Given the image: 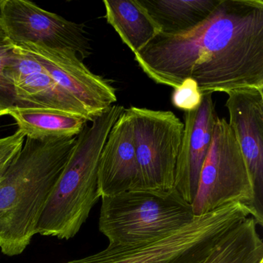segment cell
I'll return each instance as SVG.
<instances>
[{
  "label": "cell",
  "mask_w": 263,
  "mask_h": 263,
  "mask_svg": "<svg viewBox=\"0 0 263 263\" xmlns=\"http://www.w3.org/2000/svg\"><path fill=\"white\" fill-rule=\"evenodd\" d=\"M13 44L6 41L0 43V116L16 104L14 87L5 73L6 64Z\"/></svg>",
  "instance_id": "obj_17"
},
{
  "label": "cell",
  "mask_w": 263,
  "mask_h": 263,
  "mask_svg": "<svg viewBox=\"0 0 263 263\" xmlns=\"http://www.w3.org/2000/svg\"><path fill=\"white\" fill-rule=\"evenodd\" d=\"M14 46L41 64L60 87L84 106L93 121L116 102V89L110 81L92 73L75 52L35 44Z\"/></svg>",
  "instance_id": "obj_8"
},
{
  "label": "cell",
  "mask_w": 263,
  "mask_h": 263,
  "mask_svg": "<svg viewBox=\"0 0 263 263\" xmlns=\"http://www.w3.org/2000/svg\"><path fill=\"white\" fill-rule=\"evenodd\" d=\"M76 140L26 138L0 178V248L4 255H21L37 234L40 218Z\"/></svg>",
  "instance_id": "obj_2"
},
{
  "label": "cell",
  "mask_w": 263,
  "mask_h": 263,
  "mask_svg": "<svg viewBox=\"0 0 263 263\" xmlns=\"http://www.w3.org/2000/svg\"><path fill=\"white\" fill-rule=\"evenodd\" d=\"M231 203L243 204L257 226H263L255 209L253 184L239 144L229 122L218 118L200 173L192 210L195 216H200Z\"/></svg>",
  "instance_id": "obj_5"
},
{
  "label": "cell",
  "mask_w": 263,
  "mask_h": 263,
  "mask_svg": "<svg viewBox=\"0 0 263 263\" xmlns=\"http://www.w3.org/2000/svg\"><path fill=\"white\" fill-rule=\"evenodd\" d=\"M107 24L118 33L134 55L161 33V29L138 0H104Z\"/></svg>",
  "instance_id": "obj_13"
},
{
  "label": "cell",
  "mask_w": 263,
  "mask_h": 263,
  "mask_svg": "<svg viewBox=\"0 0 263 263\" xmlns=\"http://www.w3.org/2000/svg\"><path fill=\"white\" fill-rule=\"evenodd\" d=\"M221 0H138L161 29L174 36L192 30L205 21Z\"/></svg>",
  "instance_id": "obj_15"
},
{
  "label": "cell",
  "mask_w": 263,
  "mask_h": 263,
  "mask_svg": "<svg viewBox=\"0 0 263 263\" xmlns=\"http://www.w3.org/2000/svg\"><path fill=\"white\" fill-rule=\"evenodd\" d=\"M6 41V36L4 35V33H3L2 30L0 28V43L3 42V41Z\"/></svg>",
  "instance_id": "obj_20"
},
{
  "label": "cell",
  "mask_w": 263,
  "mask_h": 263,
  "mask_svg": "<svg viewBox=\"0 0 263 263\" xmlns=\"http://www.w3.org/2000/svg\"><path fill=\"white\" fill-rule=\"evenodd\" d=\"M5 115L15 120L26 138L33 140L77 137L89 122L80 115L52 109L13 107Z\"/></svg>",
  "instance_id": "obj_14"
},
{
  "label": "cell",
  "mask_w": 263,
  "mask_h": 263,
  "mask_svg": "<svg viewBox=\"0 0 263 263\" xmlns=\"http://www.w3.org/2000/svg\"><path fill=\"white\" fill-rule=\"evenodd\" d=\"M16 96L14 107L62 110L93 121L84 106L60 87L44 67L13 84Z\"/></svg>",
  "instance_id": "obj_12"
},
{
  "label": "cell",
  "mask_w": 263,
  "mask_h": 263,
  "mask_svg": "<svg viewBox=\"0 0 263 263\" xmlns=\"http://www.w3.org/2000/svg\"><path fill=\"white\" fill-rule=\"evenodd\" d=\"M11 161L12 155L10 152L5 147L0 145V178L4 175Z\"/></svg>",
  "instance_id": "obj_19"
},
{
  "label": "cell",
  "mask_w": 263,
  "mask_h": 263,
  "mask_svg": "<svg viewBox=\"0 0 263 263\" xmlns=\"http://www.w3.org/2000/svg\"><path fill=\"white\" fill-rule=\"evenodd\" d=\"M135 60L154 82L174 89L189 78L203 93L263 89V1L221 0L197 27L158 35Z\"/></svg>",
  "instance_id": "obj_1"
},
{
  "label": "cell",
  "mask_w": 263,
  "mask_h": 263,
  "mask_svg": "<svg viewBox=\"0 0 263 263\" xmlns=\"http://www.w3.org/2000/svg\"><path fill=\"white\" fill-rule=\"evenodd\" d=\"M98 177L100 198L139 190L133 126L126 109L114 124L103 147Z\"/></svg>",
  "instance_id": "obj_11"
},
{
  "label": "cell",
  "mask_w": 263,
  "mask_h": 263,
  "mask_svg": "<svg viewBox=\"0 0 263 263\" xmlns=\"http://www.w3.org/2000/svg\"><path fill=\"white\" fill-rule=\"evenodd\" d=\"M0 28L14 45L35 44L70 50L82 61L91 54L84 24L67 21L27 0H4Z\"/></svg>",
  "instance_id": "obj_7"
},
{
  "label": "cell",
  "mask_w": 263,
  "mask_h": 263,
  "mask_svg": "<svg viewBox=\"0 0 263 263\" xmlns=\"http://www.w3.org/2000/svg\"><path fill=\"white\" fill-rule=\"evenodd\" d=\"M139 190L175 189L177 157L184 124L172 111L130 107Z\"/></svg>",
  "instance_id": "obj_6"
},
{
  "label": "cell",
  "mask_w": 263,
  "mask_h": 263,
  "mask_svg": "<svg viewBox=\"0 0 263 263\" xmlns=\"http://www.w3.org/2000/svg\"><path fill=\"white\" fill-rule=\"evenodd\" d=\"M218 118L212 93H203L197 110L184 112V130L175 167V189L191 204L196 195L200 173Z\"/></svg>",
  "instance_id": "obj_10"
},
{
  "label": "cell",
  "mask_w": 263,
  "mask_h": 263,
  "mask_svg": "<svg viewBox=\"0 0 263 263\" xmlns=\"http://www.w3.org/2000/svg\"><path fill=\"white\" fill-rule=\"evenodd\" d=\"M227 95L229 124L252 179L257 213L263 220V89L244 87Z\"/></svg>",
  "instance_id": "obj_9"
},
{
  "label": "cell",
  "mask_w": 263,
  "mask_h": 263,
  "mask_svg": "<svg viewBox=\"0 0 263 263\" xmlns=\"http://www.w3.org/2000/svg\"><path fill=\"white\" fill-rule=\"evenodd\" d=\"M203 93L192 78H186L181 85L174 89L172 103L174 107L184 112L197 110L202 101Z\"/></svg>",
  "instance_id": "obj_18"
},
{
  "label": "cell",
  "mask_w": 263,
  "mask_h": 263,
  "mask_svg": "<svg viewBox=\"0 0 263 263\" xmlns=\"http://www.w3.org/2000/svg\"><path fill=\"white\" fill-rule=\"evenodd\" d=\"M202 263H263V241L252 217L226 234Z\"/></svg>",
  "instance_id": "obj_16"
},
{
  "label": "cell",
  "mask_w": 263,
  "mask_h": 263,
  "mask_svg": "<svg viewBox=\"0 0 263 263\" xmlns=\"http://www.w3.org/2000/svg\"><path fill=\"white\" fill-rule=\"evenodd\" d=\"M99 229L108 246H125L163 238L190 224L192 204L175 189L133 190L101 197Z\"/></svg>",
  "instance_id": "obj_4"
},
{
  "label": "cell",
  "mask_w": 263,
  "mask_h": 263,
  "mask_svg": "<svg viewBox=\"0 0 263 263\" xmlns=\"http://www.w3.org/2000/svg\"><path fill=\"white\" fill-rule=\"evenodd\" d=\"M4 0H0V10L2 8L3 4H4Z\"/></svg>",
  "instance_id": "obj_21"
},
{
  "label": "cell",
  "mask_w": 263,
  "mask_h": 263,
  "mask_svg": "<svg viewBox=\"0 0 263 263\" xmlns=\"http://www.w3.org/2000/svg\"><path fill=\"white\" fill-rule=\"evenodd\" d=\"M113 105L86 124L40 218L37 233L68 240L79 232L100 196L98 166L112 127L124 111Z\"/></svg>",
  "instance_id": "obj_3"
}]
</instances>
